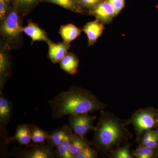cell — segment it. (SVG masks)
Instances as JSON below:
<instances>
[{
  "mask_svg": "<svg viewBox=\"0 0 158 158\" xmlns=\"http://www.w3.org/2000/svg\"><path fill=\"white\" fill-rule=\"evenodd\" d=\"M113 157L115 158H132L130 152V146L129 144L125 145L123 147L119 148L114 151Z\"/></svg>",
  "mask_w": 158,
  "mask_h": 158,
  "instance_id": "19",
  "label": "cell"
},
{
  "mask_svg": "<svg viewBox=\"0 0 158 158\" xmlns=\"http://www.w3.org/2000/svg\"><path fill=\"white\" fill-rule=\"evenodd\" d=\"M91 144L85 138L73 133L71 136L69 150L71 154L75 157L76 156L86 147L90 146Z\"/></svg>",
  "mask_w": 158,
  "mask_h": 158,
  "instance_id": "11",
  "label": "cell"
},
{
  "mask_svg": "<svg viewBox=\"0 0 158 158\" xmlns=\"http://www.w3.org/2000/svg\"><path fill=\"white\" fill-rule=\"evenodd\" d=\"M81 1L85 6H92L98 3L100 0H81Z\"/></svg>",
  "mask_w": 158,
  "mask_h": 158,
  "instance_id": "29",
  "label": "cell"
},
{
  "mask_svg": "<svg viewBox=\"0 0 158 158\" xmlns=\"http://www.w3.org/2000/svg\"><path fill=\"white\" fill-rule=\"evenodd\" d=\"M10 0H0V18L3 20L7 15Z\"/></svg>",
  "mask_w": 158,
  "mask_h": 158,
  "instance_id": "23",
  "label": "cell"
},
{
  "mask_svg": "<svg viewBox=\"0 0 158 158\" xmlns=\"http://www.w3.org/2000/svg\"><path fill=\"white\" fill-rule=\"evenodd\" d=\"M157 132L158 131H153V130L151 129L146 130L143 132V136H142V138L141 140H144V141H148L151 138H152Z\"/></svg>",
  "mask_w": 158,
  "mask_h": 158,
  "instance_id": "27",
  "label": "cell"
},
{
  "mask_svg": "<svg viewBox=\"0 0 158 158\" xmlns=\"http://www.w3.org/2000/svg\"><path fill=\"white\" fill-rule=\"evenodd\" d=\"M32 148L24 153L22 155L26 158H52L55 157L53 147L49 144H32ZM31 147V146H30Z\"/></svg>",
  "mask_w": 158,
  "mask_h": 158,
  "instance_id": "6",
  "label": "cell"
},
{
  "mask_svg": "<svg viewBox=\"0 0 158 158\" xmlns=\"http://www.w3.org/2000/svg\"><path fill=\"white\" fill-rule=\"evenodd\" d=\"M35 0H19V1L23 4H25V5H28V4H31V3L34 2Z\"/></svg>",
  "mask_w": 158,
  "mask_h": 158,
  "instance_id": "30",
  "label": "cell"
},
{
  "mask_svg": "<svg viewBox=\"0 0 158 158\" xmlns=\"http://www.w3.org/2000/svg\"><path fill=\"white\" fill-rule=\"evenodd\" d=\"M31 138L33 144H45L46 141L48 137V132L40 128L35 124L31 125ZM31 144V145H32Z\"/></svg>",
  "mask_w": 158,
  "mask_h": 158,
  "instance_id": "17",
  "label": "cell"
},
{
  "mask_svg": "<svg viewBox=\"0 0 158 158\" xmlns=\"http://www.w3.org/2000/svg\"><path fill=\"white\" fill-rule=\"evenodd\" d=\"M17 141L20 144L30 146L32 142L31 125L24 124L18 126L15 134L13 137L7 138L6 144Z\"/></svg>",
  "mask_w": 158,
  "mask_h": 158,
  "instance_id": "7",
  "label": "cell"
},
{
  "mask_svg": "<svg viewBox=\"0 0 158 158\" xmlns=\"http://www.w3.org/2000/svg\"></svg>",
  "mask_w": 158,
  "mask_h": 158,
  "instance_id": "31",
  "label": "cell"
},
{
  "mask_svg": "<svg viewBox=\"0 0 158 158\" xmlns=\"http://www.w3.org/2000/svg\"><path fill=\"white\" fill-rule=\"evenodd\" d=\"M79 60L73 53H68L60 61L61 68L69 74H75L77 72Z\"/></svg>",
  "mask_w": 158,
  "mask_h": 158,
  "instance_id": "15",
  "label": "cell"
},
{
  "mask_svg": "<svg viewBox=\"0 0 158 158\" xmlns=\"http://www.w3.org/2000/svg\"><path fill=\"white\" fill-rule=\"evenodd\" d=\"M23 31L31 37L33 42L37 40L48 43L49 41L45 32L34 23L29 22L27 25L23 28Z\"/></svg>",
  "mask_w": 158,
  "mask_h": 158,
  "instance_id": "13",
  "label": "cell"
},
{
  "mask_svg": "<svg viewBox=\"0 0 158 158\" xmlns=\"http://www.w3.org/2000/svg\"><path fill=\"white\" fill-rule=\"evenodd\" d=\"M81 33V30L72 24L62 26L60 30V34L64 42L68 44L76 39Z\"/></svg>",
  "mask_w": 158,
  "mask_h": 158,
  "instance_id": "16",
  "label": "cell"
},
{
  "mask_svg": "<svg viewBox=\"0 0 158 158\" xmlns=\"http://www.w3.org/2000/svg\"><path fill=\"white\" fill-rule=\"evenodd\" d=\"M141 145L143 147L144 151V158H152L154 156L155 153V148H152L146 146V145Z\"/></svg>",
  "mask_w": 158,
  "mask_h": 158,
  "instance_id": "26",
  "label": "cell"
},
{
  "mask_svg": "<svg viewBox=\"0 0 158 158\" xmlns=\"http://www.w3.org/2000/svg\"><path fill=\"white\" fill-rule=\"evenodd\" d=\"M92 143L99 151L107 152L117 147L128 135L125 124L115 115L101 111Z\"/></svg>",
  "mask_w": 158,
  "mask_h": 158,
  "instance_id": "2",
  "label": "cell"
},
{
  "mask_svg": "<svg viewBox=\"0 0 158 158\" xmlns=\"http://www.w3.org/2000/svg\"><path fill=\"white\" fill-rule=\"evenodd\" d=\"M50 1L66 9H72V10L74 9L73 0H50Z\"/></svg>",
  "mask_w": 158,
  "mask_h": 158,
  "instance_id": "24",
  "label": "cell"
},
{
  "mask_svg": "<svg viewBox=\"0 0 158 158\" xmlns=\"http://www.w3.org/2000/svg\"><path fill=\"white\" fill-rule=\"evenodd\" d=\"M12 114V104L6 98L0 97V125L1 128L5 127L10 121Z\"/></svg>",
  "mask_w": 158,
  "mask_h": 158,
  "instance_id": "14",
  "label": "cell"
},
{
  "mask_svg": "<svg viewBox=\"0 0 158 158\" xmlns=\"http://www.w3.org/2000/svg\"><path fill=\"white\" fill-rule=\"evenodd\" d=\"M154 111L151 108L140 109L134 113L131 122L135 127V132L138 137L144 131L151 129L155 125Z\"/></svg>",
  "mask_w": 158,
  "mask_h": 158,
  "instance_id": "3",
  "label": "cell"
},
{
  "mask_svg": "<svg viewBox=\"0 0 158 158\" xmlns=\"http://www.w3.org/2000/svg\"><path fill=\"white\" fill-rule=\"evenodd\" d=\"M109 2L113 6L116 10L117 15L123 9L124 6L125 0H108Z\"/></svg>",
  "mask_w": 158,
  "mask_h": 158,
  "instance_id": "25",
  "label": "cell"
},
{
  "mask_svg": "<svg viewBox=\"0 0 158 158\" xmlns=\"http://www.w3.org/2000/svg\"><path fill=\"white\" fill-rule=\"evenodd\" d=\"M9 66V61L7 57L3 52H1L0 54V73L1 76L7 72Z\"/></svg>",
  "mask_w": 158,
  "mask_h": 158,
  "instance_id": "21",
  "label": "cell"
},
{
  "mask_svg": "<svg viewBox=\"0 0 158 158\" xmlns=\"http://www.w3.org/2000/svg\"><path fill=\"white\" fill-rule=\"evenodd\" d=\"M72 133V129L69 125H64L62 127L48 132L47 141L52 147L56 148L62 144L67 135Z\"/></svg>",
  "mask_w": 158,
  "mask_h": 158,
  "instance_id": "8",
  "label": "cell"
},
{
  "mask_svg": "<svg viewBox=\"0 0 158 158\" xmlns=\"http://www.w3.org/2000/svg\"><path fill=\"white\" fill-rule=\"evenodd\" d=\"M96 118V116H90L88 113L69 115V126L74 133L79 135L84 136L89 132L95 131L94 122Z\"/></svg>",
  "mask_w": 158,
  "mask_h": 158,
  "instance_id": "4",
  "label": "cell"
},
{
  "mask_svg": "<svg viewBox=\"0 0 158 158\" xmlns=\"http://www.w3.org/2000/svg\"><path fill=\"white\" fill-rule=\"evenodd\" d=\"M97 157L96 151L89 146L77 154L75 158H95Z\"/></svg>",
  "mask_w": 158,
  "mask_h": 158,
  "instance_id": "20",
  "label": "cell"
},
{
  "mask_svg": "<svg viewBox=\"0 0 158 158\" xmlns=\"http://www.w3.org/2000/svg\"><path fill=\"white\" fill-rule=\"evenodd\" d=\"M94 14L98 19L108 22L116 15V10L109 2L99 4L94 9Z\"/></svg>",
  "mask_w": 158,
  "mask_h": 158,
  "instance_id": "12",
  "label": "cell"
},
{
  "mask_svg": "<svg viewBox=\"0 0 158 158\" xmlns=\"http://www.w3.org/2000/svg\"><path fill=\"white\" fill-rule=\"evenodd\" d=\"M69 134L65 137L62 144L56 148V156L59 158H74L69 150V144L72 134Z\"/></svg>",
  "mask_w": 158,
  "mask_h": 158,
  "instance_id": "18",
  "label": "cell"
},
{
  "mask_svg": "<svg viewBox=\"0 0 158 158\" xmlns=\"http://www.w3.org/2000/svg\"><path fill=\"white\" fill-rule=\"evenodd\" d=\"M3 20L1 29L2 34L9 39H16L23 31L17 11L15 10L11 11Z\"/></svg>",
  "mask_w": 158,
  "mask_h": 158,
  "instance_id": "5",
  "label": "cell"
},
{
  "mask_svg": "<svg viewBox=\"0 0 158 158\" xmlns=\"http://www.w3.org/2000/svg\"><path fill=\"white\" fill-rule=\"evenodd\" d=\"M48 103L54 118L103 111L107 105L89 90L72 86L59 93Z\"/></svg>",
  "mask_w": 158,
  "mask_h": 158,
  "instance_id": "1",
  "label": "cell"
},
{
  "mask_svg": "<svg viewBox=\"0 0 158 158\" xmlns=\"http://www.w3.org/2000/svg\"><path fill=\"white\" fill-rule=\"evenodd\" d=\"M132 155L137 158H144V150L141 144H140V146L135 150L133 151Z\"/></svg>",
  "mask_w": 158,
  "mask_h": 158,
  "instance_id": "28",
  "label": "cell"
},
{
  "mask_svg": "<svg viewBox=\"0 0 158 158\" xmlns=\"http://www.w3.org/2000/svg\"><path fill=\"white\" fill-rule=\"evenodd\" d=\"M140 144L142 145H146L153 148H156L158 146V131L156 134L152 138L148 141L141 140Z\"/></svg>",
  "mask_w": 158,
  "mask_h": 158,
  "instance_id": "22",
  "label": "cell"
},
{
  "mask_svg": "<svg viewBox=\"0 0 158 158\" xmlns=\"http://www.w3.org/2000/svg\"><path fill=\"white\" fill-rule=\"evenodd\" d=\"M104 29L102 24L97 20L88 23L85 26L83 31L88 37L89 45H92L96 42Z\"/></svg>",
  "mask_w": 158,
  "mask_h": 158,
  "instance_id": "10",
  "label": "cell"
},
{
  "mask_svg": "<svg viewBox=\"0 0 158 158\" xmlns=\"http://www.w3.org/2000/svg\"><path fill=\"white\" fill-rule=\"evenodd\" d=\"M48 57L54 63L60 62L67 54L69 44L65 43H53L49 41Z\"/></svg>",
  "mask_w": 158,
  "mask_h": 158,
  "instance_id": "9",
  "label": "cell"
}]
</instances>
